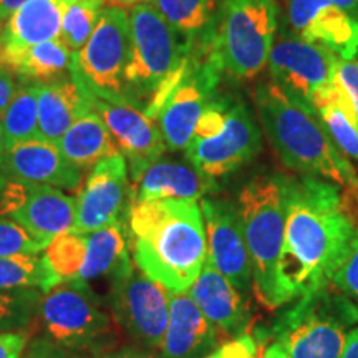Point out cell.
I'll use <instances>...</instances> for the list:
<instances>
[{"mask_svg":"<svg viewBox=\"0 0 358 358\" xmlns=\"http://www.w3.org/2000/svg\"><path fill=\"white\" fill-rule=\"evenodd\" d=\"M355 227L338 189L319 178H287V216L279 259L284 303L329 284Z\"/></svg>","mask_w":358,"mask_h":358,"instance_id":"obj_1","label":"cell"},{"mask_svg":"<svg viewBox=\"0 0 358 358\" xmlns=\"http://www.w3.org/2000/svg\"><path fill=\"white\" fill-rule=\"evenodd\" d=\"M136 267L168 292H187L208 261L203 211L196 201H131L127 211Z\"/></svg>","mask_w":358,"mask_h":358,"instance_id":"obj_2","label":"cell"},{"mask_svg":"<svg viewBox=\"0 0 358 358\" xmlns=\"http://www.w3.org/2000/svg\"><path fill=\"white\" fill-rule=\"evenodd\" d=\"M254 101L267 140L285 166L337 186H358L355 168L335 146L319 115L272 82L257 85Z\"/></svg>","mask_w":358,"mask_h":358,"instance_id":"obj_3","label":"cell"},{"mask_svg":"<svg viewBox=\"0 0 358 358\" xmlns=\"http://www.w3.org/2000/svg\"><path fill=\"white\" fill-rule=\"evenodd\" d=\"M129 58L124 70V98L156 120L169 93L185 77L194 38L178 32L151 2H140L129 13Z\"/></svg>","mask_w":358,"mask_h":358,"instance_id":"obj_4","label":"cell"},{"mask_svg":"<svg viewBox=\"0 0 358 358\" xmlns=\"http://www.w3.org/2000/svg\"><path fill=\"white\" fill-rule=\"evenodd\" d=\"M241 222L252 266V290L268 310L284 306L279 287V259L287 216V176L259 173L239 194Z\"/></svg>","mask_w":358,"mask_h":358,"instance_id":"obj_5","label":"cell"},{"mask_svg":"<svg viewBox=\"0 0 358 358\" xmlns=\"http://www.w3.org/2000/svg\"><path fill=\"white\" fill-rule=\"evenodd\" d=\"M357 322L355 303L325 284L280 313L268 334L289 358H342L347 330Z\"/></svg>","mask_w":358,"mask_h":358,"instance_id":"obj_6","label":"cell"},{"mask_svg":"<svg viewBox=\"0 0 358 358\" xmlns=\"http://www.w3.org/2000/svg\"><path fill=\"white\" fill-rule=\"evenodd\" d=\"M262 134L244 101L216 98L208 103L189 145L187 161L213 181L243 168L259 155Z\"/></svg>","mask_w":358,"mask_h":358,"instance_id":"obj_7","label":"cell"},{"mask_svg":"<svg viewBox=\"0 0 358 358\" xmlns=\"http://www.w3.org/2000/svg\"><path fill=\"white\" fill-rule=\"evenodd\" d=\"M277 0H222L216 29L209 30L222 73L252 80L266 69L277 30Z\"/></svg>","mask_w":358,"mask_h":358,"instance_id":"obj_8","label":"cell"},{"mask_svg":"<svg viewBox=\"0 0 358 358\" xmlns=\"http://www.w3.org/2000/svg\"><path fill=\"white\" fill-rule=\"evenodd\" d=\"M37 320L43 337L82 355L111 352L115 329L103 301L78 280L62 282L40 299Z\"/></svg>","mask_w":358,"mask_h":358,"instance_id":"obj_9","label":"cell"},{"mask_svg":"<svg viewBox=\"0 0 358 358\" xmlns=\"http://www.w3.org/2000/svg\"><path fill=\"white\" fill-rule=\"evenodd\" d=\"M129 47L131 37L127 10L118 6L105 7L92 37L71 55V80L92 96L116 103L127 101L124 70Z\"/></svg>","mask_w":358,"mask_h":358,"instance_id":"obj_10","label":"cell"},{"mask_svg":"<svg viewBox=\"0 0 358 358\" xmlns=\"http://www.w3.org/2000/svg\"><path fill=\"white\" fill-rule=\"evenodd\" d=\"M340 58L320 45L299 37H279L268 53L271 82L285 95L317 113L335 85Z\"/></svg>","mask_w":358,"mask_h":358,"instance_id":"obj_11","label":"cell"},{"mask_svg":"<svg viewBox=\"0 0 358 358\" xmlns=\"http://www.w3.org/2000/svg\"><path fill=\"white\" fill-rule=\"evenodd\" d=\"M108 307L116 324L148 350H159L169 317V292L133 266L128 274L110 282Z\"/></svg>","mask_w":358,"mask_h":358,"instance_id":"obj_12","label":"cell"},{"mask_svg":"<svg viewBox=\"0 0 358 358\" xmlns=\"http://www.w3.org/2000/svg\"><path fill=\"white\" fill-rule=\"evenodd\" d=\"M208 261L241 292L252 289V266L239 211L231 201L203 198Z\"/></svg>","mask_w":358,"mask_h":358,"instance_id":"obj_13","label":"cell"},{"mask_svg":"<svg viewBox=\"0 0 358 358\" xmlns=\"http://www.w3.org/2000/svg\"><path fill=\"white\" fill-rule=\"evenodd\" d=\"M92 106L113 138L115 145L129 163L133 182L166 150L159 124L155 118L128 101H106L93 96Z\"/></svg>","mask_w":358,"mask_h":358,"instance_id":"obj_14","label":"cell"},{"mask_svg":"<svg viewBox=\"0 0 358 358\" xmlns=\"http://www.w3.org/2000/svg\"><path fill=\"white\" fill-rule=\"evenodd\" d=\"M127 196L128 163L118 151L93 168L87 185L80 191L73 231L90 234L122 221V214L129 208Z\"/></svg>","mask_w":358,"mask_h":358,"instance_id":"obj_15","label":"cell"},{"mask_svg":"<svg viewBox=\"0 0 358 358\" xmlns=\"http://www.w3.org/2000/svg\"><path fill=\"white\" fill-rule=\"evenodd\" d=\"M290 29L299 38L320 45L340 60L358 57V19L329 0H285Z\"/></svg>","mask_w":358,"mask_h":358,"instance_id":"obj_16","label":"cell"},{"mask_svg":"<svg viewBox=\"0 0 358 358\" xmlns=\"http://www.w3.org/2000/svg\"><path fill=\"white\" fill-rule=\"evenodd\" d=\"M2 171L15 181L58 189L75 191L82 182V169L66 159L55 143L40 136L8 146Z\"/></svg>","mask_w":358,"mask_h":358,"instance_id":"obj_17","label":"cell"},{"mask_svg":"<svg viewBox=\"0 0 358 358\" xmlns=\"http://www.w3.org/2000/svg\"><path fill=\"white\" fill-rule=\"evenodd\" d=\"M187 294L221 335L234 338L248 334L250 325L249 303L241 290H237L211 261H206L198 279L187 289Z\"/></svg>","mask_w":358,"mask_h":358,"instance_id":"obj_18","label":"cell"},{"mask_svg":"<svg viewBox=\"0 0 358 358\" xmlns=\"http://www.w3.org/2000/svg\"><path fill=\"white\" fill-rule=\"evenodd\" d=\"M221 334L187 292H169V317L161 358H203L216 350Z\"/></svg>","mask_w":358,"mask_h":358,"instance_id":"obj_19","label":"cell"},{"mask_svg":"<svg viewBox=\"0 0 358 358\" xmlns=\"http://www.w3.org/2000/svg\"><path fill=\"white\" fill-rule=\"evenodd\" d=\"M10 216L47 249L57 236L73 231L77 203L58 187L29 185L25 204Z\"/></svg>","mask_w":358,"mask_h":358,"instance_id":"obj_20","label":"cell"},{"mask_svg":"<svg viewBox=\"0 0 358 358\" xmlns=\"http://www.w3.org/2000/svg\"><path fill=\"white\" fill-rule=\"evenodd\" d=\"M134 185L136 198L133 201H198L214 189L216 181L199 173L191 163L186 164L159 158L145 169Z\"/></svg>","mask_w":358,"mask_h":358,"instance_id":"obj_21","label":"cell"},{"mask_svg":"<svg viewBox=\"0 0 358 358\" xmlns=\"http://www.w3.org/2000/svg\"><path fill=\"white\" fill-rule=\"evenodd\" d=\"M92 98L71 77L38 83V136L57 145L80 116L93 110Z\"/></svg>","mask_w":358,"mask_h":358,"instance_id":"obj_22","label":"cell"},{"mask_svg":"<svg viewBox=\"0 0 358 358\" xmlns=\"http://www.w3.org/2000/svg\"><path fill=\"white\" fill-rule=\"evenodd\" d=\"M75 0H29L8 17L0 34L2 48H25L60 35L65 12Z\"/></svg>","mask_w":358,"mask_h":358,"instance_id":"obj_23","label":"cell"},{"mask_svg":"<svg viewBox=\"0 0 358 358\" xmlns=\"http://www.w3.org/2000/svg\"><path fill=\"white\" fill-rule=\"evenodd\" d=\"M133 268L128 245V224L118 221L87 236V257L77 279L83 284L105 277L113 282Z\"/></svg>","mask_w":358,"mask_h":358,"instance_id":"obj_24","label":"cell"},{"mask_svg":"<svg viewBox=\"0 0 358 358\" xmlns=\"http://www.w3.org/2000/svg\"><path fill=\"white\" fill-rule=\"evenodd\" d=\"M71 55L73 52L58 38L25 48L0 47V66L17 77L43 83L60 78L64 71L70 70Z\"/></svg>","mask_w":358,"mask_h":358,"instance_id":"obj_25","label":"cell"},{"mask_svg":"<svg viewBox=\"0 0 358 358\" xmlns=\"http://www.w3.org/2000/svg\"><path fill=\"white\" fill-rule=\"evenodd\" d=\"M64 156L75 166L87 169L96 166L101 159L118 153L105 122L95 110L80 116L57 143Z\"/></svg>","mask_w":358,"mask_h":358,"instance_id":"obj_26","label":"cell"},{"mask_svg":"<svg viewBox=\"0 0 358 358\" xmlns=\"http://www.w3.org/2000/svg\"><path fill=\"white\" fill-rule=\"evenodd\" d=\"M317 115H320V122L335 146L348 158L358 161V123L337 78L325 100L317 106Z\"/></svg>","mask_w":358,"mask_h":358,"instance_id":"obj_27","label":"cell"},{"mask_svg":"<svg viewBox=\"0 0 358 358\" xmlns=\"http://www.w3.org/2000/svg\"><path fill=\"white\" fill-rule=\"evenodd\" d=\"M58 284L62 282L45 256L19 254L0 257V289H37L45 294Z\"/></svg>","mask_w":358,"mask_h":358,"instance_id":"obj_28","label":"cell"},{"mask_svg":"<svg viewBox=\"0 0 358 358\" xmlns=\"http://www.w3.org/2000/svg\"><path fill=\"white\" fill-rule=\"evenodd\" d=\"M7 145L38 138V83L20 85L0 115Z\"/></svg>","mask_w":358,"mask_h":358,"instance_id":"obj_29","label":"cell"},{"mask_svg":"<svg viewBox=\"0 0 358 358\" xmlns=\"http://www.w3.org/2000/svg\"><path fill=\"white\" fill-rule=\"evenodd\" d=\"M169 25L186 37L196 38L209 25L214 0H151Z\"/></svg>","mask_w":358,"mask_h":358,"instance_id":"obj_30","label":"cell"},{"mask_svg":"<svg viewBox=\"0 0 358 358\" xmlns=\"http://www.w3.org/2000/svg\"><path fill=\"white\" fill-rule=\"evenodd\" d=\"M103 8L105 0H75L65 12L58 40L73 53L78 52L92 37Z\"/></svg>","mask_w":358,"mask_h":358,"instance_id":"obj_31","label":"cell"},{"mask_svg":"<svg viewBox=\"0 0 358 358\" xmlns=\"http://www.w3.org/2000/svg\"><path fill=\"white\" fill-rule=\"evenodd\" d=\"M87 257V234L70 231L57 236L48 244L45 259L60 282L77 279Z\"/></svg>","mask_w":358,"mask_h":358,"instance_id":"obj_32","label":"cell"},{"mask_svg":"<svg viewBox=\"0 0 358 358\" xmlns=\"http://www.w3.org/2000/svg\"><path fill=\"white\" fill-rule=\"evenodd\" d=\"M42 290L0 289V334L17 332L37 319Z\"/></svg>","mask_w":358,"mask_h":358,"instance_id":"obj_33","label":"cell"},{"mask_svg":"<svg viewBox=\"0 0 358 358\" xmlns=\"http://www.w3.org/2000/svg\"><path fill=\"white\" fill-rule=\"evenodd\" d=\"M329 284L347 297L358 299V229L352 236L342 259L334 267Z\"/></svg>","mask_w":358,"mask_h":358,"instance_id":"obj_34","label":"cell"},{"mask_svg":"<svg viewBox=\"0 0 358 358\" xmlns=\"http://www.w3.org/2000/svg\"><path fill=\"white\" fill-rule=\"evenodd\" d=\"M45 248L13 219L0 217V257L6 256H35Z\"/></svg>","mask_w":358,"mask_h":358,"instance_id":"obj_35","label":"cell"},{"mask_svg":"<svg viewBox=\"0 0 358 358\" xmlns=\"http://www.w3.org/2000/svg\"><path fill=\"white\" fill-rule=\"evenodd\" d=\"M268 337L271 334H266V330H256L252 335L243 334L224 342L216 350L203 358H262L261 347L267 342Z\"/></svg>","mask_w":358,"mask_h":358,"instance_id":"obj_36","label":"cell"},{"mask_svg":"<svg viewBox=\"0 0 358 358\" xmlns=\"http://www.w3.org/2000/svg\"><path fill=\"white\" fill-rule=\"evenodd\" d=\"M335 78L343 92L348 103H350L353 115L358 123V62L357 60H340L337 65Z\"/></svg>","mask_w":358,"mask_h":358,"instance_id":"obj_37","label":"cell"},{"mask_svg":"<svg viewBox=\"0 0 358 358\" xmlns=\"http://www.w3.org/2000/svg\"><path fill=\"white\" fill-rule=\"evenodd\" d=\"M20 358H83L80 353L69 350V348L58 345L52 340L38 337L30 345H27L25 353Z\"/></svg>","mask_w":358,"mask_h":358,"instance_id":"obj_38","label":"cell"},{"mask_svg":"<svg viewBox=\"0 0 358 358\" xmlns=\"http://www.w3.org/2000/svg\"><path fill=\"white\" fill-rule=\"evenodd\" d=\"M27 196H29V185L12 179L7 181L3 187L2 196H0V214H13L19 211L22 206L25 204Z\"/></svg>","mask_w":358,"mask_h":358,"instance_id":"obj_39","label":"cell"},{"mask_svg":"<svg viewBox=\"0 0 358 358\" xmlns=\"http://www.w3.org/2000/svg\"><path fill=\"white\" fill-rule=\"evenodd\" d=\"M27 348V335L20 332L0 334V358H20Z\"/></svg>","mask_w":358,"mask_h":358,"instance_id":"obj_40","label":"cell"},{"mask_svg":"<svg viewBox=\"0 0 358 358\" xmlns=\"http://www.w3.org/2000/svg\"><path fill=\"white\" fill-rule=\"evenodd\" d=\"M19 87L20 85H17L12 71L0 66V115H2L3 110L7 108L8 103H10Z\"/></svg>","mask_w":358,"mask_h":358,"instance_id":"obj_41","label":"cell"},{"mask_svg":"<svg viewBox=\"0 0 358 358\" xmlns=\"http://www.w3.org/2000/svg\"><path fill=\"white\" fill-rule=\"evenodd\" d=\"M100 358H161L155 350H148L143 347H128L120 348V350H111Z\"/></svg>","mask_w":358,"mask_h":358,"instance_id":"obj_42","label":"cell"},{"mask_svg":"<svg viewBox=\"0 0 358 358\" xmlns=\"http://www.w3.org/2000/svg\"><path fill=\"white\" fill-rule=\"evenodd\" d=\"M342 358H358V327L348 334Z\"/></svg>","mask_w":358,"mask_h":358,"instance_id":"obj_43","label":"cell"},{"mask_svg":"<svg viewBox=\"0 0 358 358\" xmlns=\"http://www.w3.org/2000/svg\"><path fill=\"white\" fill-rule=\"evenodd\" d=\"M25 2H29V0H0V19H2V22L8 19Z\"/></svg>","mask_w":358,"mask_h":358,"instance_id":"obj_44","label":"cell"},{"mask_svg":"<svg viewBox=\"0 0 358 358\" xmlns=\"http://www.w3.org/2000/svg\"><path fill=\"white\" fill-rule=\"evenodd\" d=\"M329 2H332L334 6H337L338 8H342V10H345L348 13H352L353 17H357L358 19V0H329Z\"/></svg>","mask_w":358,"mask_h":358,"instance_id":"obj_45","label":"cell"},{"mask_svg":"<svg viewBox=\"0 0 358 358\" xmlns=\"http://www.w3.org/2000/svg\"><path fill=\"white\" fill-rule=\"evenodd\" d=\"M262 358H289V357L285 355V352L282 350L277 343H272V345L262 353Z\"/></svg>","mask_w":358,"mask_h":358,"instance_id":"obj_46","label":"cell"},{"mask_svg":"<svg viewBox=\"0 0 358 358\" xmlns=\"http://www.w3.org/2000/svg\"><path fill=\"white\" fill-rule=\"evenodd\" d=\"M7 150H8V145H7V140H6V133H3L2 123H0V171H2L3 161H6ZM2 173H3V171H2Z\"/></svg>","mask_w":358,"mask_h":358,"instance_id":"obj_47","label":"cell"},{"mask_svg":"<svg viewBox=\"0 0 358 358\" xmlns=\"http://www.w3.org/2000/svg\"><path fill=\"white\" fill-rule=\"evenodd\" d=\"M7 181H8V179H7L6 174L0 171V196H2V191H3V187H6Z\"/></svg>","mask_w":358,"mask_h":358,"instance_id":"obj_48","label":"cell"},{"mask_svg":"<svg viewBox=\"0 0 358 358\" xmlns=\"http://www.w3.org/2000/svg\"><path fill=\"white\" fill-rule=\"evenodd\" d=\"M108 2L124 3V6H131V3H138V2H141V0H108Z\"/></svg>","mask_w":358,"mask_h":358,"instance_id":"obj_49","label":"cell"},{"mask_svg":"<svg viewBox=\"0 0 358 358\" xmlns=\"http://www.w3.org/2000/svg\"><path fill=\"white\" fill-rule=\"evenodd\" d=\"M0 27H2V19H0ZM0 34H2V30H0Z\"/></svg>","mask_w":358,"mask_h":358,"instance_id":"obj_50","label":"cell"}]
</instances>
